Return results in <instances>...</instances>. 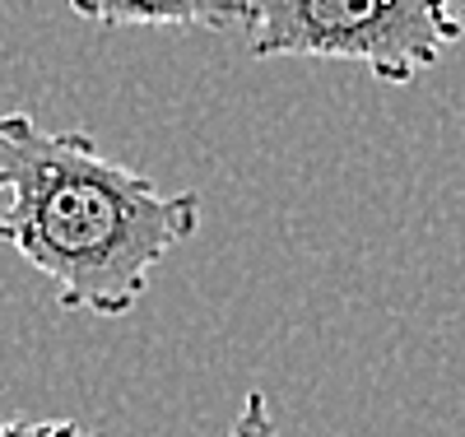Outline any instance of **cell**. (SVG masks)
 <instances>
[{
    "mask_svg": "<svg viewBox=\"0 0 465 437\" xmlns=\"http://www.w3.org/2000/svg\"><path fill=\"white\" fill-rule=\"evenodd\" d=\"M0 243L74 316L135 312L159 261L201 233L196 191H159L89 131H47L28 112H0Z\"/></svg>",
    "mask_w": 465,
    "mask_h": 437,
    "instance_id": "1",
    "label": "cell"
},
{
    "mask_svg": "<svg viewBox=\"0 0 465 437\" xmlns=\"http://www.w3.org/2000/svg\"><path fill=\"white\" fill-rule=\"evenodd\" d=\"M242 28L256 61H354L405 89L465 37V0H242Z\"/></svg>",
    "mask_w": 465,
    "mask_h": 437,
    "instance_id": "2",
    "label": "cell"
},
{
    "mask_svg": "<svg viewBox=\"0 0 465 437\" xmlns=\"http://www.w3.org/2000/svg\"><path fill=\"white\" fill-rule=\"evenodd\" d=\"M65 5L103 28H238L242 0H65Z\"/></svg>",
    "mask_w": 465,
    "mask_h": 437,
    "instance_id": "3",
    "label": "cell"
},
{
    "mask_svg": "<svg viewBox=\"0 0 465 437\" xmlns=\"http://www.w3.org/2000/svg\"><path fill=\"white\" fill-rule=\"evenodd\" d=\"M228 437H280L265 391H247L242 395V410H238V419L228 423Z\"/></svg>",
    "mask_w": 465,
    "mask_h": 437,
    "instance_id": "4",
    "label": "cell"
},
{
    "mask_svg": "<svg viewBox=\"0 0 465 437\" xmlns=\"http://www.w3.org/2000/svg\"><path fill=\"white\" fill-rule=\"evenodd\" d=\"M70 419H0V437H74Z\"/></svg>",
    "mask_w": 465,
    "mask_h": 437,
    "instance_id": "5",
    "label": "cell"
},
{
    "mask_svg": "<svg viewBox=\"0 0 465 437\" xmlns=\"http://www.w3.org/2000/svg\"><path fill=\"white\" fill-rule=\"evenodd\" d=\"M74 437H89V432H74Z\"/></svg>",
    "mask_w": 465,
    "mask_h": 437,
    "instance_id": "6",
    "label": "cell"
}]
</instances>
